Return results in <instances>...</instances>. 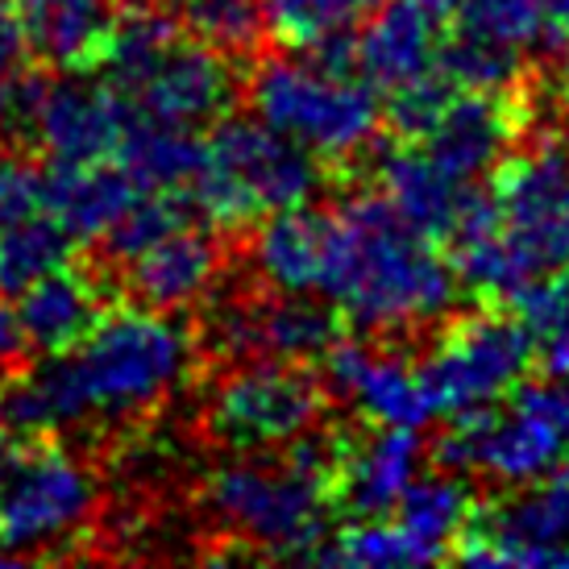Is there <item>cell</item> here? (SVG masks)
<instances>
[{"label":"cell","mask_w":569,"mask_h":569,"mask_svg":"<svg viewBox=\"0 0 569 569\" xmlns=\"http://www.w3.org/2000/svg\"><path fill=\"white\" fill-rule=\"evenodd\" d=\"M379 191L403 221L441 246L458 241L466 229L482 224L495 212L487 188L453 179L411 142H399L379 159Z\"/></svg>","instance_id":"2e32d148"},{"label":"cell","mask_w":569,"mask_h":569,"mask_svg":"<svg viewBox=\"0 0 569 569\" xmlns=\"http://www.w3.org/2000/svg\"><path fill=\"white\" fill-rule=\"evenodd\" d=\"M420 453L425 441L416 428H382L370 441H341V458L332 470V503L349 520L387 516L399 495L411 487Z\"/></svg>","instance_id":"44dd1931"},{"label":"cell","mask_w":569,"mask_h":569,"mask_svg":"<svg viewBox=\"0 0 569 569\" xmlns=\"http://www.w3.org/2000/svg\"><path fill=\"white\" fill-rule=\"evenodd\" d=\"M325 300L341 308L358 332L408 337L453 312L458 274L437 253V241H428L382 191H375L337 208Z\"/></svg>","instance_id":"7a4b0ae2"},{"label":"cell","mask_w":569,"mask_h":569,"mask_svg":"<svg viewBox=\"0 0 569 569\" xmlns=\"http://www.w3.org/2000/svg\"><path fill=\"white\" fill-rule=\"evenodd\" d=\"M117 159L142 191H188L204 167V142L196 129H171L129 117Z\"/></svg>","instance_id":"484cf974"},{"label":"cell","mask_w":569,"mask_h":569,"mask_svg":"<svg viewBox=\"0 0 569 569\" xmlns=\"http://www.w3.org/2000/svg\"><path fill=\"white\" fill-rule=\"evenodd\" d=\"M17 449H21V437H17V432H9V428L0 425V475L9 470V461L17 458Z\"/></svg>","instance_id":"836d02e7"},{"label":"cell","mask_w":569,"mask_h":569,"mask_svg":"<svg viewBox=\"0 0 569 569\" xmlns=\"http://www.w3.org/2000/svg\"><path fill=\"white\" fill-rule=\"evenodd\" d=\"M191 366L196 337L171 312L109 308L71 349L47 353L30 375L0 387V425L21 441L80 425H126L162 408Z\"/></svg>","instance_id":"6da1fadb"},{"label":"cell","mask_w":569,"mask_h":569,"mask_svg":"<svg viewBox=\"0 0 569 569\" xmlns=\"http://www.w3.org/2000/svg\"><path fill=\"white\" fill-rule=\"evenodd\" d=\"M379 0H267V33L287 50H312L329 38L353 33Z\"/></svg>","instance_id":"f546056e"},{"label":"cell","mask_w":569,"mask_h":569,"mask_svg":"<svg viewBox=\"0 0 569 569\" xmlns=\"http://www.w3.org/2000/svg\"><path fill=\"white\" fill-rule=\"evenodd\" d=\"M523 129V104L516 92H453L441 117L428 126L420 146L441 171L461 183H475L478 174L499 167L507 146Z\"/></svg>","instance_id":"e0dca14e"},{"label":"cell","mask_w":569,"mask_h":569,"mask_svg":"<svg viewBox=\"0 0 569 569\" xmlns=\"http://www.w3.org/2000/svg\"><path fill=\"white\" fill-rule=\"evenodd\" d=\"M532 366V332L516 312H475L437 332L416 375L432 416H461L511 396Z\"/></svg>","instance_id":"ba28073f"},{"label":"cell","mask_w":569,"mask_h":569,"mask_svg":"<svg viewBox=\"0 0 569 569\" xmlns=\"http://www.w3.org/2000/svg\"><path fill=\"white\" fill-rule=\"evenodd\" d=\"M30 50L59 71H96L112 21L109 0H13Z\"/></svg>","instance_id":"cb8c5ba5"},{"label":"cell","mask_w":569,"mask_h":569,"mask_svg":"<svg viewBox=\"0 0 569 569\" xmlns=\"http://www.w3.org/2000/svg\"><path fill=\"white\" fill-rule=\"evenodd\" d=\"M129 117L117 83L92 80V71H67L63 80L42 76L26 133L50 162H104L117 159Z\"/></svg>","instance_id":"4fadbf2b"},{"label":"cell","mask_w":569,"mask_h":569,"mask_svg":"<svg viewBox=\"0 0 569 569\" xmlns=\"http://www.w3.org/2000/svg\"><path fill=\"white\" fill-rule=\"evenodd\" d=\"M453 425L432 445V458L453 475H487L503 487H520L532 478L553 475L566 458L569 437L545 411L532 387L520 382L507 408H475L449 416Z\"/></svg>","instance_id":"30bf717a"},{"label":"cell","mask_w":569,"mask_h":569,"mask_svg":"<svg viewBox=\"0 0 569 569\" xmlns=\"http://www.w3.org/2000/svg\"><path fill=\"white\" fill-rule=\"evenodd\" d=\"M475 490L466 487L453 470L432 478H411V487L396 499V507L387 511L391 520L403 528V537L416 545V553L425 566L445 561L453 540L461 537V528L475 516Z\"/></svg>","instance_id":"d4e9b609"},{"label":"cell","mask_w":569,"mask_h":569,"mask_svg":"<svg viewBox=\"0 0 569 569\" xmlns=\"http://www.w3.org/2000/svg\"><path fill=\"white\" fill-rule=\"evenodd\" d=\"M217 358L246 362V358H325L341 341V317L325 296L274 291V296H246L224 300L200 337Z\"/></svg>","instance_id":"7c38bea8"},{"label":"cell","mask_w":569,"mask_h":569,"mask_svg":"<svg viewBox=\"0 0 569 569\" xmlns=\"http://www.w3.org/2000/svg\"><path fill=\"white\" fill-rule=\"evenodd\" d=\"M142 188L126 167L104 162H54L42 179V212L63 224L71 241H100L138 204Z\"/></svg>","instance_id":"7402d4cb"},{"label":"cell","mask_w":569,"mask_h":569,"mask_svg":"<svg viewBox=\"0 0 569 569\" xmlns=\"http://www.w3.org/2000/svg\"><path fill=\"white\" fill-rule=\"evenodd\" d=\"M0 138H9V133H4V121H0Z\"/></svg>","instance_id":"e575fe53"},{"label":"cell","mask_w":569,"mask_h":569,"mask_svg":"<svg viewBox=\"0 0 569 569\" xmlns=\"http://www.w3.org/2000/svg\"><path fill=\"white\" fill-rule=\"evenodd\" d=\"M487 191L520 291L569 270V138H540L503 154Z\"/></svg>","instance_id":"8992f818"},{"label":"cell","mask_w":569,"mask_h":569,"mask_svg":"<svg viewBox=\"0 0 569 569\" xmlns=\"http://www.w3.org/2000/svg\"><path fill=\"white\" fill-rule=\"evenodd\" d=\"M325 382L379 428H420L432 416L416 366L362 341H337L325 353Z\"/></svg>","instance_id":"ac0fdd59"},{"label":"cell","mask_w":569,"mask_h":569,"mask_svg":"<svg viewBox=\"0 0 569 569\" xmlns=\"http://www.w3.org/2000/svg\"><path fill=\"white\" fill-rule=\"evenodd\" d=\"M449 557L475 569H569V466L475 507Z\"/></svg>","instance_id":"8fae6325"},{"label":"cell","mask_w":569,"mask_h":569,"mask_svg":"<svg viewBox=\"0 0 569 569\" xmlns=\"http://www.w3.org/2000/svg\"><path fill=\"white\" fill-rule=\"evenodd\" d=\"M221 279V246L191 224H179L126 262L129 296L154 312H183L208 300Z\"/></svg>","instance_id":"ffe728a7"},{"label":"cell","mask_w":569,"mask_h":569,"mask_svg":"<svg viewBox=\"0 0 569 569\" xmlns=\"http://www.w3.org/2000/svg\"><path fill=\"white\" fill-rule=\"evenodd\" d=\"M129 100V112L171 129H200L217 126L238 100V76L233 59L217 54L196 38H174L138 80L121 88Z\"/></svg>","instance_id":"5bb4252c"},{"label":"cell","mask_w":569,"mask_h":569,"mask_svg":"<svg viewBox=\"0 0 569 569\" xmlns=\"http://www.w3.org/2000/svg\"><path fill=\"white\" fill-rule=\"evenodd\" d=\"M461 4L466 0H379L366 30L353 33V71L382 92L437 76V59L458 30Z\"/></svg>","instance_id":"9a60e30c"},{"label":"cell","mask_w":569,"mask_h":569,"mask_svg":"<svg viewBox=\"0 0 569 569\" xmlns=\"http://www.w3.org/2000/svg\"><path fill=\"white\" fill-rule=\"evenodd\" d=\"M71 246L76 241L47 212H30V217L0 224V296H17L33 279L71 262Z\"/></svg>","instance_id":"f1b7e54d"},{"label":"cell","mask_w":569,"mask_h":569,"mask_svg":"<svg viewBox=\"0 0 569 569\" xmlns=\"http://www.w3.org/2000/svg\"><path fill=\"white\" fill-rule=\"evenodd\" d=\"M30 33L17 13L13 0H0V83L17 80L21 71H30Z\"/></svg>","instance_id":"4dcf8cb0"},{"label":"cell","mask_w":569,"mask_h":569,"mask_svg":"<svg viewBox=\"0 0 569 569\" xmlns=\"http://www.w3.org/2000/svg\"><path fill=\"white\" fill-rule=\"evenodd\" d=\"M179 33H183L179 17L162 0H126L121 9H112L104 50H100V67L109 71V83L129 88Z\"/></svg>","instance_id":"4316f807"},{"label":"cell","mask_w":569,"mask_h":569,"mask_svg":"<svg viewBox=\"0 0 569 569\" xmlns=\"http://www.w3.org/2000/svg\"><path fill=\"white\" fill-rule=\"evenodd\" d=\"M171 13L224 59H250L267 42V0H171Z\"/></svg>","instance_id":"83f0119b"},{"label":"cell","mask_w":569,"mask_h":569,"mask_svg":"<svg viewBox=\"0 0 569 569\" xmlns=\"http://www.w3.org/2000/svg\"><path fill=\"white\" fill-rule=\"evenodd\" d=\"M100 487L54 437H30L0 475V561L42 557L92 520Z\"/></svg>","instance_id":"52a82bcc"},{"label":"cell","mask_w":569,"mask_h":569,"mask_svg":"<svg viewBox=\"0 0 569 569\" xmlns=\"http://www.w3.org/2000/svg\"><path fill=\"white\" fill-rule=\"evenodd\" d=\"M528 387H532V396L545 403V411L553 416L557 425H561V432L569 437V375H561V379L528 382Z\"/></svg>","instance_id":"1f68e13d"},{"label":"cell","mask_w":569,"mask_h":569,"mask_svg":"<svg viewBox=\"0 0 569 569\" xmlns=\"http://www.w3.org/2000/svg\"><path fill=\"white\" fill-rule=\"evenodd\" d=\"M21 349H26V332H21V320L9 303L0 300V370H9V366L21 358Z\"/></svg>","instance_id":"d6a6232c"},{"label":"cell","mask_w":569,"mask_h":569,"mask_svg":"<svg viewBox=\"0 0 569 569\" xmlns=\"http://www.w3.org/2000/svg\"><path fill=\"white\" fill-rule=\"evenodd\" d=\"M204 511L229 537L258 545L267 557L312 561L329 537L332 478L283 453L279 461H224L204 482Z\"/></svg>","instance_id":"277c9868"},{"label":"cell","mask_w":569,"mask_h":569,"mask_svg":"<svg viewBox=\"0 0 569 569\" xmlns=\"http://www.w3.org/2000/svg\"><path fill=\"white\" fill-rule=\"evenodd\" d=\"M320 183H325V167L317 154H308L303 146L258 117L224 112L204 142V167L188 196L196 217L238 233L283 208L308 204Z\"/></svg>","instance_id":"3957f363"},{"label":"cell","mask_w":569,"mask_h":569,"mask_svg":"<svg viewBox=\"0 0 569 569\" xmlns=\"http://www.w3.org/2000/svg\"><path fill=\"white\" fill-rule=\"evenodd\" d=\"M112 303L100 287V274L63 262L42 279H33L26 291H17V320L26 332V346L38 353L71 349Z\"/></svg>","instance_id":"603a6c76"},{"label":"cell","mask_w":569,"mask_h":569,"mask_svg":"<svg viewBox=\"0 0 569 569\" xmlns=\"http://www.w3.org/2000/svg\"><path fill=\"white\" fill-rule=\"evenodd\" d=\"M253 238V270L270 291H300L325 296L337 246V208H283L258 221Z\"/></svg>","instance_id":"d6986e66"},{"label":"cell","mask_w":569,"mask_h":569,"mask_svg":"<svg viewBox=\"0 0 569 569\" xmlns=\"http://www.w3.org/2000/svg\"><path fill=\"white\" fill-rule=\"evenodd\" d=\"M329 391L317 375L287 358H246L208 396V437L238 453H262L300 441L325 420Z\"/></svg>","instance_id":"9c48e42d"},{"label":"cell","mask_w":569,"mask_h":569,"mask_svg":"<svg viewBox=\"0 0 569 569\" xmlns=\"http://www.w3.org/2000/svg\"><path fill=\"white\" fill-rule=\"evenodd\" d=\"M250 109L320 162H349L379 129V96L362 76L312 59H262L250 76Z\"/></svg>","instance_id":"5b68a950"}]
</instances>
